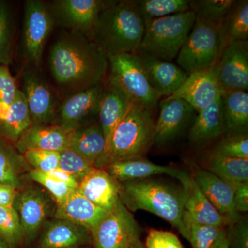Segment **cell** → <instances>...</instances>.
Returning <instances> with one entry per match:
<instances>
[{"label":"cell","instance_id":"obj_18","mask_svg":"<svg viewBox=\"0 0 248 248\" xmlns=\"http://www.w3.org/2000/svg\"><path fill=\"white\" fill-rule=\"evenodd\" d=\"M203 195L221 215L227 224L239 219L234 209V186L223 180L215 174L203 169H196L192 176Z\"/></svg>","mask_w":248,"mask_h":248},{"label":"cell","instance_id":"obj_51","mask_svg":"<svg viewBox=\"0 0 248 248\" xmlns=\"http://www.w3.org/2000/svg\"><path fill=\"white\" fill-rule=\"evenodd\" d=\"M90 248L89 246H86V247H83V248Z\"/></svg>","mask_w":248,"mask_h":248},{"label":"cell","instance_id":"obj_6","mask_svg":"<svg viewBox=\"0 0 248 248\" xmlns=\"http://www.w3.org/2000/svg\"><path fill=\"white\" fill-rule=\"evenodd\" d=\"M109 84L115 86L129 101L148 108H155L162 96L152 88L138 54L108 57Z\"/></svg>","mask_w":248,"mask_h":248},{"label":"cell","instance_id":"obj_15","mask_svg":"<svg viewBox=\"0 0 248 248\" xmlns=\"http://www.w3.org/2000/svg\"><path fill=\"white\" fill-rule=\"evenodd\" d=\"M14 207L19 215L24 236L31 239L48 218L52 203L46 192L31 187L17 192Z\"/></svg>","mask_w":248,"mask_h":248},{"label":"cell","instance_id":"obj_39","mask_svg":"<svg viewBox=\"0 0 248 248\" xmlns=\"http://www.w3.org/2000/svg\"><path fill=\"white\" fill-rule=\"evenodd\" d=\"M28 177L31 180L45 187L53 196L57 203H61L78 189L73 188L71 186L55 180L53 178L49 177L46 173L35 170L30 171L28 174Z\"/></svg>","mask_w":248,"mask_h":248},{"label":"cell","instance_id":"obj_23","mask_svg":"<svg viewBox=\"0 0 248 248\" xmlns=\"http://www.w3.org/2000/svg\"><path fill=\"white\" fill-rule=\"evenodd\" d=\"M108 213L86 199L78 188L69 197L57 203L55 217L87 228L90 231Z\"/></svg>","mask_w":248,"mask_h":248},{"label":"cell","instance_id":"obj_37","mask_svg":"<svg viewBox=\"0 0 248 248\" xmlns=\"http://www.w3.org/2000/svg\"><path fill=\"white\" fill-rule=\"evenodd\" d=\"M0 237L14 246L24 238L19 215L14 206L0 207Z\"/></svg>","mask_w":248,"mask_h":248},{"label":"cell","instance_id":"obj_48","mask_svg":"<svg viewBox=\"0 0 248 248\" xmlns=\"http://www.w3.org/2000/svg\"><path fill=\"white\" fill-rule=\"evenodd\" d=\"M128 248H146L144 244L141 241V239H138V241H135L133 245L130 246Z\"/></svg>","mask_w":248,"mask_h":248},{"label":"cell","instance_id":"obj_26","mask_svg":"<svg viewBox=\"0 0 248 248\" xmlns=\"http://www.w3.org/2000/svg\"><path fill=\"white\" fill-rule=\"evenodd\" d=\"M129 104L130 101L126 96L115 86L109 84L106 88L98 115L107 146L116 126L126 112Z\"/></svg>","mask_w":248,"mask_h":248},{"label":"cell","instance_id":"obj_32","mask_svg":"<svg viewBox=\"0 0 248 248\" xmlns=\"http://www.w3.org/2000/svg\"><path fill=\"white\" fill-rule=\"evenodd\" d=\"M220 31L223 49L232 42L248 41V0L236 1L232 9L220 27Z\"/></svg>","mask_w":248,"mask_h":248},{"label":"cell","instance_id":"obj_43","mask_svg":"<svg viewBox=\"0 0 248 248\" xmlns=\"http://www.w3.org/2000/svg\"><path fill=\"white\" fill-rule=\"evenodd\" d=\"M144 246L146 248H184L174 233L155 229L148 231Z\"/></svg>","mask_w":248,"mask_h":248},{"label":"cell","instance_id":"obj_8","mask_svg":"<svg viewBox=\"0 0 248 248\" xmlns=\"http://www.w3.org/2000/svg\"><path fill=\"white\" fill-rule=\"evenodd\" d=\"M141 228L120 199L91 231L93 248H128L140 239Z\"/></svg>","mask_w":248,"mask_h":248},{"label":"cell","instance_id":"obj_52","mask_svg":"<svg viewBox=\"0 0 248 248\" xmlns=\"http://www.w3.org/2000/svg\"><path fill=\"white\" fill-rule=\"evenodd\" d=\"M0 137H1V135H0Z\"/></svg>","mask_w":248,"mask_h":248},{"label":"cell","instance_id":"obj_50","mask_svg":"<svg viewBox=\"0 0 248 248\" xmlns=\"http://www.w3.org/2000/svg\"><path fill=\"white\" fill-rule=\"evenodd\" d=\"M218 248H228V240H227V237L225 238V239L223 240L221 246H220V247Z\"/></svg>","mask_w":248,"mask_h":248},{"label":"cell","instance_id":"obj_47","mask_svg":"<svg viewBox=\"0 0 248 248\" xmlns=\"http://www.w3.org/2000/svg\"><path fill=\"white\" fill-rule=\"evenodd\" d=\"M45 173H46L49 177L53 178L58 182L71 186L73 188H78L79 187V182L71 174H68V172H65L61 169H57Z\"/></svg>","mask_w":248,"mask_h":248},{"label":"cell","instance_id":"obj_45","mask_svg":"<svg viewBox=\"0 0 248 248\" xmlns=\"http://www.w3.org/2000/svg\"><path fill=\"white\" fill-rule=\"evenodd\" d=\"M234 186V209L236 213L248 210V182L238 183Z\"/></svg>","mask_w":248,"mask_h":248},{"label":"cell","instance_id":"obj_38","mask_svg":"<svg viewBox=\"0 0 248 248\" xmlns=\"http://www.w3.org/2000/svg\"><path fill=\"white\" fill-rule=\"evenodd\" d=\"M94 168L72 148L60 152L58 169L71 174L79 183Z\"/></svg>","mask_w":248,"mask_h":248},{"label":"cell","instance_id":"obj_46","mask_svg":"<svg viewBox=\"0 0 248 248\" xmlns=\"http://www.w3.org/2000/svg\"><path fill=\"white\" fill-rule=\"evenodd\" d=\"M17 192L13 186L0 184V207L14 206Z\"/></svg>","mask_w":248,"mask_h":248},{"label":"cell","instance_id":"obj_31","mask_svg":"<svg viewBox=\"0 0 248 248\" xmlns=\"http://www.w3.org/2000/svg\"><path fill=\"white\" fill-rule=\"evenodd\" d=\"M183 223L192 248H218L226 237V226L199 224L184 213Z\"/></svg>","mask_w":248,"mask_h":248},{"label":"cell","instance_id":"obj_30","mask_svg":"<svg viewBox=\"0 0 248 248\" xmlns=\"http://www.w3.org/2000/svg\"><path fill=\"white\" fill-rule=\"evenodd\" d=\"M28 165L23 155L0 137V184L19 190L22 187L21 174Z\"/></svg>","mask_w":248,"mask_h":248},{"label":"cell","instance_id":"obj_40","mask_svg":"<svg viewBox=\"0 0 248 248\" xmlns=\"http://www.w3.org/2000/svg\"><path fill=\"white\" fill-rule=\"evenodd\" d=\"M213 153L228 157L248 159V134L225 137L217 144Z\"/></svg>","mask_w":248,"mask_h":248},{"label":"cell","instance_id":"obj_27","mask_svg":"<svg viewBox=\"0 0 248 248\" xmlns=\"http://www.w3.org/2000/svg\"><path fill=\"white\" fill-rule=\"evenodd\" d=\"M223 135L221 113V97L210 107L198 112L189 133V141L201 146Z\"/></svg>","mask_w":248,"mask_h":248},{"label":"cell","instance_id":"obj_36","mask_svg":"<svg viewBox=\"0 0 248 248\" xmlns=\"http://www.w3.org/2000/svg\"><path fill=\"white\" fill-rule=\"evenodd\" d=\"M14 38L12 8L8 1L0 0V66H9L13 63Z\"/></svg>","mask_w":248,"mask_h":248},{"label":"cell","instance_id":"obj_22","mask_svg":"<svg viewBox=\"0 0 248 248\" xmlns=\"http://www.w3.org/2000/svg\"><path fill=\"white\" fill-rule=\"evenodd\" d=\"M91 231L66 220L49 223L40 241V248H79L92 244Z\"/></svg>","mask_w":248,"mask_h":248},{"label":"cell","instance_id":"obj_7","mask_svg":"<svg viewBox=\"0 0 248 248\" xmlns=\"http://www.w3.org/2000/svg\"><path fill=\"white\" fill-rule=\"evenodd\" d=\"M220 27L195 19L177 55L178 66L187 75L213 68L223 52Z\"/></svg>","mask_w":248,"mask_h":248},{"label":"cell","instance_id":"obj_3","mask_svg":"<svg viewBox=\"0 0 248 248\" xmlns=\"http://www.w3.org/2000/svg\"><path fill=\"white\" fill-rule=\"evenodd\" d=\"M120 199L130 212L145 210L161 217L186 239L183 223L185 195L182 187L155 179H138L120 184Z\"/></svg>","mask_w":248,"mask_h":248},{"label":"cell","instance_id":"obj_17","mask_svg":"<svg viewBox=\"0 0 248 248\" xmlns=\"http://www.w3.org/2000/svg\"><path fill=\"white\" fill-rule=\"evenodd\" d=\"M221 94L213 67L188 75L185 83L167 98L183 99L198 113L210 107Z\"/></svg>","mask_w":248,"mask_h":248},{"label":"cell","instance_id":"obj_29","mask_svg":"<svg viewBox=\"0 0 248 248\" xmlns=\"http://www.w3.org/2000/svg\"><path fill=\"white\" fill-rule=\"evenodd\" d=\"M106 146L107 143L100 125L93 124L76 130L71 148L96 168Z\"/></svg>","mask_w":248,"mask_h":248},{"label":"cell","instance_id":"obj_11","mask_svg":"<svg viewBox=\"0 0 248 248\" xmlns=\"http://www.w3.org/2000/svg\"><path fill=\"white\" fill-rule=\"evenodd\" d=\"M222 93L248 89V42L239 41L225 47L214 66Z\"/></svg>","mask_w":248,"mask_h":248},{"label":"cell","instance_id":"obj_4","mask_svg":"<svg viewBox=\"0 0 248 248\" xmlns=\"http://www.w3.org/2000/svg\"><path fill=\"white\" fill-rule=\"evenodd\" d=\"M151 109L130 102L126 112L111 135L97 169L116 161L143 158L155 143V122Z\"/></svg>","mask_w":248,"mask_h":248},{"label":"cell","instance_id":"obj_25","mask_svg":"<svg viewBox=\"0 0 248 248\" xmlns=\"http://www.w3.org/2000/svg\"><path fill=\"white\" fill-rule=\"evenodd\" d=\"M104 169L118 182L148 179L158 174H167L178 179L182 172L170 166L155 164L144 158L116 161Z\"/></svg>","mask_w":248,"mask_h":248},{"label":"cell","instance_id":"obj_24","mask_svg":"<svg viewBox=\"0 0 248 248\" xmlns=\"http://www.w3.org/2000/svg\"><path fill=\"white\" fill-rule=\"evenodd\" d=\"M221 113L225 137L247 135L248 91H234L222 93Z\"/></svg>","mask_w":248,"mask_h":248},{"label":"cell","instance_id":"obj_42","mask_svg":"<svg viewBox=\"0 0 248 248\" xmlns=\"http://www.w3.org/2000/svg\"><path fill=\"white\" fill-rule=\"evenodd\" d=\"M17 91L16 79L9 66H0V120L6 115Z\"/></svg>","mask_w":248,"mask_h":248},{"label":"cell","instance_id":"obj_13","mask_svg":"<svg viewBox=\"0 0 248 248\" xmlns=\"http://www.w3.org/2000/svg\"><path fill=\"white\" fill-rule=\"evenodd\" d=\"M76 130L56 124H32L16 142L21 154L29 150L60 152L71 148Z\"/></svg>","mask_w":248,"mask_h":248},{"label":"cell","instance_id":"obj_12","mask_svg":"<svg viewBox=\"0 0 248 248\" xmlns=\"http://www.w3.org/2000/svg\"><path fill=\"white\" fill-rule=\"evenodd\" d=\"M106 88L102 83L72 94L58 107L53 124L78 130L99 112Z\"/></svg>","mask_w":248,"mask_h":248},{"label":"cell","instance_id":"obj_44","mask_svg":"<svg viewBox=\"0 0 248 248\" xmlns=\"http://www.w3.org/2000/svg\"><path fill=\"white\" fill-rule=\"evenodd\" d=\"M228 248H248V224L245 219L231 223L226 233Z\"/></svg>","mask_w":248,"mask_h":248},{"label":"cell","instance_id":"obj_41","mask_svg":"<svg viewBox=\"0 0 248 248\" xmlns=\"http://www.w3.org/2000/svg\"><path fill=\"white\" fill-rule=\"evenodd\" d=\"M24 159L35 170L48 172L58 169L60 153L45 150H29L23 153Z\"/></svg>","mask_w":248,"mask_h":248},{"label":"cell","instance_id":"obj_33","mask_svg":"<svg viewBox=\"0 0 248 248\" xmlns=\"http://www.w3.org/2000/svg\"><path fill=\"white\" fill-rule=\"evenodd\" d=\"M207 170L230 184L248 182V159L213 153L209 159Z\"/></svg>","mask_w":248,"mask_h":248},{"label":"cell","instance_id":"obj_19","mask_svg":"<svg viewBox=\"0 0 248 248\" xmlns=\"http://www.w3.org/2000/svg\"><path fill=\"white\" fill-rule=\"evenodd\" d=\"M177 179L182 183L185 195L184 213L199 224L226 226V218L209 202L192 176L182 171Z\"/></svg>","mask_w":248,"mask_h":248},{"label":"cell","instance_id":"obj_49","mask_svg":"<svg viewBox=\"0 0 248 248\" xmlns=\"http://www.w3.org/2000/svg\"><path fill=\"white\" fill-rule=\"evenodd\" d=\"M0 248H16V246H12L6 242L4 239L0 237Z\"/></svg>","mask_w":248,"mask_h":248},{"label":"cell","instance_id":"obj_28","mask_svg":"<svg viewBox=\"0 0 248 248\" xmlns=\"http://www.w3.org/2000/svg\"><path fill=\"white\" fill-rule=\"evenodd\" d=\"M32 124L25 96L22 90L18 89L6 115L0 120V135L7 141L16 143Z\"/></svg>","mask_w":248,"mask_h":248},{"label":"cell","instance_id":"obj_16","mask_svg":"<svg viewBox=\"0 0 248 248\" xmlns=\"http://www.w3.org/2000/svg\"><path fill=\"white\" fill-rule=\"evenodd\" d=\"M22 91L32 124H53L58 108L56 98L45 80L33 72H27L23 75Z\"/></svg>","mask_w":248,"mask_h":248},{"label":"cell","instance_id":"obj_9","mask_svg":"<svg viewBox=\"0 0 248 248\" xmlns=\"http://www.w3.org/2000/svg\"><path fill=\"white\" fill-rule=\"evenodd\" d=\"M111 0H55L48 9L55 24L93 41L99 14Z\"/></svg>","mask_w":248,"mask_h":248},{"label":"cell","instance_id":"obj_35","mask_svg":"<svg viewBox=\"0 0 248 248\" xmlns=\"http://www.w3.org/2000/svg\"><path fill=\"white\" fill-rule=\"evenodd\" d=\"M235 3L236 0H190V10L197 20L220 27Z\"/></svg>","mask_w":248,"mask_h":248},{"label":"cell","instance_id":"obj_1","mask_svg":"<svg viewBox=\"0 0 248 248\" xmlns=\"http://www.w3.org/2000/svg\"><path fill=\"white\" fill-rule=\"evenodd\" d=\"M48 61L56 82L74 93L102 83L108 69L107 55L93 41L73 31L52 45Z\"/></svg>","mask_w":248,"mask_h":248},{"label":"cell","instance_id":"obj_10","mask_svg":"<svg viewBox=\"0 0 248 248\" xmlns=\"http://www.w3.org/2000/svg\"><path fill=\"white\" fill-rule=\"evenodd\" d=\"M55 26L48 6L40 0H28L24 6L22 48L27 61L40 66L46 43Z\"/></svg>","mask_w":248,"mask_h":248},{"label":"cell","instance_id":"obj_21","mask_svg":"<svg viewBox=\"0 0 248 248\" xmlns=\"http://www.w3.org/2000/svg\"><path fill=\"white\" fill-rule=\"evenodd\" d=\"M120 183L104 169L94 168L79 183L78 190L83 195L109 211L120 200Z\"/></svg>","mask_w":248,"mask_h":248},{"label":"cell","instance_id":"obj_14","mask_svg":"<svg viewBox=\"0 0 248 248\" xmlns=\"http://www.w3.org/2000/svg\"><path fill=\"white\" fill-rule=\"evenodd\" d=\"M197 114L183 99L166 97L161 101L159 118L155 123V143L163 146L173 141L193 123Z\"/></svg>","mask_w":248,"mask_h":248},{"label":"cell","instance_id":"obj_5","mask_svg":"<svg viewBox=\"0 0 248 248\" xmlns=\"http://www.w3.org/2000/svg\"><path fill=\"white\" fill-rule=\"evenodd\" d=\"M195 19L193 11L189 10L145 23L144 34L135 53L172 61L177 56Z\"/></svg>","mask_w":248,"mask_h":248},{"label":"cell","instance_id":"obj_34","mask_svg":"<svg viewBox=\"0 0 248 248\" xmlns=\"http://www.w3.org/2000/svg\"><path fill=\"white\" fill-rule=\"evenodd\" d=\"M132 2L144 24L190 10V0H132Z\"/></svg>","mask_w":248,"mask_h":248},{"label":"cell","instance_id":"obj_20","mask_svg":"<svg viewBox=\"0 0 248 248\" xmlns=\"http://www.w3.org/2000/svg\"><path fill=\"white\" fill-rule=\"evenodd\" d=\"M138 55L150 84L160 95L169 97L185 83L188 77L185 71L174 63L147 54Z\"/></svg>","mask_w":248,"mask_h":248},{"label":"cell","instance_id":"obj_2","mask_svg":"<svg viewBox=\"0 0 248 248\" xmlns=\"http://www.w3.org/2000/svg\"><path fill=\"white\" fill-rule=\"evenodd\" d=\"M144 30V22L132 0H111L99 14L93 42L107 58L135 53Z\"/></svg>","mask_w":248,"mask_h":248}]
</instances>
